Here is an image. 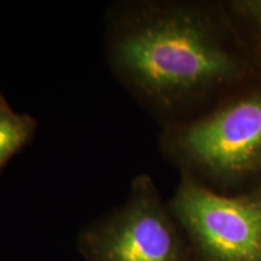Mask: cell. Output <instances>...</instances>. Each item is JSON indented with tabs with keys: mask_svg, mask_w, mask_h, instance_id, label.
<instances>
[{
	"mask_svg": "<svg viewBox=\"0 0 261 261\" xmlns=\"http://www.w3.org/2000/svg\"><path fill=\"white\" fill-rule=\"evenodd\" d=\"M104 23L110 73L150 110H171L236 71L207 16L190 8L117 2L108 8Z\"/></svg>",
	"mask_w": 261,
	"mask_h": 261,
	"instance_id": "obj_1",
	"label": "cell"
},
{
	"mask_svg": "<svg viewBox=\"0 0 261 261\" xmlns=\"http://www.w3.org/2000/svg\"><path fill=\"white\" fill-rule=\"evenodd\" d=\"M77 248L89 261H187L152 179L136 175L127 201L86 225Z\"/></svg>",
	"mask_w": 261,
	"mask_h": 261,
	"instance_id": "obj_2",
	"label": "cell"
},
{
	"mask_svg": "<svg viewBox=\"0 0 261 261\" xmlns=\"http://www.w3.org/2000/svg\"><path fill=\"white\" fill-rule=\"evenodd\" d=\"M166 149L181 165L213 177L237 174L261 160V96L172 128Z\"/></svg>",
	"mask_w": 261,
	"mask_h": 261,
	"instance_id": "obj_3",
	"label": "cell"
},
{
	"mask_svg": "<svg viewBox=\"0 0 261 261\" xmlns=\"http://www.w3.org/2000/svg\"><path fill=\"white\" fill-rule=\"evenodd\" d=\"M171 208L204 261H261V200L225 197L184 175Z\"/></svg>",
	"mask_w": 261,
	"mask_h": 261,
	"instance_id": "obj_4",
	"label": "cell"
},
{
	"mask_svg": "<svg viewBox=\"0 0 261 261\" xmlns=\"http://www.w3.org/2000/svg\"><path fill=\"white\" fill-rule=\"evenodd\" d=\"M37 129L34 117L15 112L0 93V173L10 160L31 144Z\"/></svg>",
	"mask_w": 261,
	"mask_h": 261,
	"instance_id": "obj_5",
	"label": "cell"
}]
</instances>
